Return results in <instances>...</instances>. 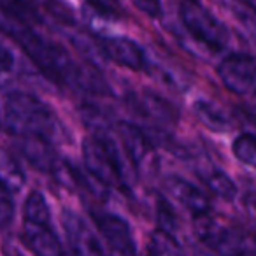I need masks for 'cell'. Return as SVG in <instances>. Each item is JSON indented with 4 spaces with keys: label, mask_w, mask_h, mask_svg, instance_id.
I'll return each mask as SVG.
<instances>
[{
    "label": "cell",
    "mask_w": 256,
    "mask_h": 256,
    "mask_svg": "<svg viewBox=\"0 0 256 256\" xmlns=\"http://www.w3.org/2000/svg\"><path fill=\"white\" fill-rule=\"evenodd\" d=\"M0 32L16 40L20 48L28 54L30 60L37 65V68L51 81L95 95L110 93L107 82L98 78L95 70L78 65L64 48L37 34L30 26V23L0 11Z\"/></svg>",
    "instance_id": "obj_1"
},
{
    "label": "cell",
    "mask_w": 256,
    "mask_h": 256,
    "mask_svg": "<svg viewBox=\"0 0 256 256\" xmlns=\"http://www.w3.org/2000/svg\"><path fill=\"white\" fill-rule=\"evenodd\" d=\"M2 124L11 136L40 137L50 142L60 139L62 124L54 112L37 96L23 92H12L6 96Z\"/></svg>",
    "instance_id": "obj_2"
},
{
    "label": "cell",
    "mask_w": 256,
    "mask_h": 256,
    "mask_svg": "<svg viewBox=\"0 0 256 256\" xmlns=\"http://www.w3.org/2000/svg\"><path fill=\"white\" fill-rule=\"evenodd\" d=\"M82 162L96 184L107 188H124L126 176L121 164L120 150L107 134L96 132L82 140Z\"/></svg>",
    "instance_id": "obj_3"
},
{
    "label": "cell",
    "mask_w": 256,
    "mask_h": 256,
    "mask_svg": "<svg viewBox=\"0 0 256 256\" xmlns=\"http://www.w3.org/2000/svg\"><path fill=\"white\" fill-rule=\"evenodd\" d=\"M195 235L212 256H251V244L246 235L220 221L212 212L195 216Z\"/></svg>",
    "instance_id": "obj_4"
},
{
    "label": "cell",
    "mask_w": 256,
    "mask_h": 256,
    "mask_svg": "<svg viewBox=\"0 0 256 256\" xmlns=\"http://www.w3.org/2000/svg\"><path fill=\"white\" fill-rule=\"evenodd\" d=\"M179 18L190 36L204 46L220 51L230 44V32L226 26L196 0H184L179 6Z\"/></svg>",
    "instance_id": "obj_5"
},
{
    "label": "cell",
    "mask_w": 256,
    "mask_h": 256,
    "mask_svg": "<svg viewBox=\"0 0 256 256\" xmlns=\"http://www.w3.org/2000/svg\"><path fill=\"white\" fill-rule=\"evenodd\" d=\"M218 76L228 92L235 95H248L256 82V64L251 54L232 53L218 65Z\"/></svg>",
    "instance_id": "obj_6"
},
{
    "label": "cell",
    "mask_w": 256,
    "mask_h": 256,
    "mask_svg": "<svg viewBox=\"0 0 256 256\" xmlns=\"http://www.w3.org/2000/svg\"><path fill=\"white\" fill-rule=\"evenodd\" d=\"M118 134H120L128 162L134 165L137 172L150 170L156 164L154 144L142 128L128 123V121H120L118 123Z\"/></svg>",
    "instance_id": "obj_7"
},
{
    "label": "cell",
    "mask_w": 256,
    "mask_h": 256,
    "mask_svg": "<svg viewBox=\"0 0 256 256\" xmlns=\"http://www.w3.org/2000/svg\"><path fill=\"white\" fill-rule=\"evenodd\" d=\"M95 223L106 240V256H136V242L130 224L116 214H95Z\"/></svg>",
    "instance_id": "obj_8"
},
{
    "label": "cell",
    "mask_w": 256,
    "mask_h": 256,
    "mask_svg": "<svg viewBox=\"0 0 256 256\" xmlns=\"http://www.w3.org/2000/svg\"><path fill=\"white\" fill-rule=\"evenodd\" d=\"M62 224L70 244L72 256H106L100 238L79 214L65 210L62 214Z\"/></svg>",
    "instance_id": "obj_9"
},
{
    "label": "cell",
    "mask_w": 256,
    "mask_h": 256,
    "mask_svg": "<svg viewBox=\"0 0 256 256\" xmlns=\"http://www.w3.org/2000/svg\"><path fill=\"white\" fill-rule=\"evenodd\" d=\"M98 46L102 50V53L110 62L121 65V67L130 68V70H136V72H140L146 68L148 65L146 51L134 39H128V37H121V36L104 37V39H100Z\"/></svg>",
    "instance_id": "obj_10"
},
{
    "label": "cell",
    "mask_w": 256,
    "mask_h": 256,
    "mask_svg": "<svg viewBox=\"0 0 256 256\" xmlns=\"http://www.w3.org/2000/svg\"><path fill=\"white\" fill-rule=\"evenodd\" d=\"M18 150L34 168L44 174H51L56 178L64 165V160L58 158L53 144L40 137H20Z\"/></svg>",
    "instance_id": "obj_11"
},
{
    "label": "cell",
    "mask_w": 256,
    "mask_h": 256,
    "mask_svg": "<svg viewBox=\"0 0 256 256\" xmlns=\"http://www.w3.org/2000/svg\"><path fill=\"white\" fill-rule=\"evenodd\" d=\"M23 242L36 256H65L51 223H23Z\"/></svg>",
    "instance_id": "obj_12"
},
{
    "label": "cell",
    "mask_w": 256,
    "mask_h": 256,
    "mask_svg": "<svg viewBox=\"0 0 256 256\" xmlns=\"http://www.w3.org/2000/svg\"><path fill=\"white\" fill-rule=\"evenodd\" d=\"M165 188H167L168 195L174 196L193 216L210 212V200L193 182L186 181L179 176H170V178L165 179Z\"/></svg>",
    "instance_id": "obj_13"
},
{
    "label": "cell",
    "mask_w": 256,
    "mask_h": 256,
    "mask_svg": "<svg viewBox=\"0 0 256 256\" xmlns=\"http://www.w3.org/2000/svg\"><path fill=\"white\" fill-rule=\"evenodd\" d=\"M128 100H130V106L134 107L136 112H139L140 116H146L148 120L154 121V123L170 124L172 121L178 120L174 107L167 100L160 98V96L151 92L137 93V95H132Z\"/></svg>",
    "instance_id": "obj_14"
},
{
    "label": "cell",
    "mask_w": 256,
    "mask_h": 256,
    "mask_svg": "<svg viewBox=\"0 0 256 256\" xmlns=\"http://www.w3.org/2000/svg\"><path fill=\"white\" fill-rule=\"evenodd\" d=\"M25 184V172L14 156L0 146V186L9 193H16Z\"/></svg>",
    "instance_id": "obj_15"
},
{
    "label": "cell",
    "mask_w": 256,
    "mask_h": 256,
    "mask_svg": "<svg viewBox=\"0 0 256 256\" xmlns=\"http://www.w3.org/2000/svg\"><path fill=\"white\" fill-rule=\"evenodd\" d=\"M193 112L198 118V121L207 126L212 132H228L230 130V120H228L226 112L221 110L216 104L209 102L206 98H200L193 104Z\"/></svg>",
    "instance_id": "obj_16"
},
{
    "label": "cell",
    "mask_w": 256,
    "mask_h": 256,
    "mask_svg": "<svg viewBox=\"0 0 256 256\" xmlns=\"http://www.w3.org/2000/svg\"><path fill=\"white\" fill-rule=\"evenodd\" d=\"M23 223H51V210L46 196L34 190L23 204Z\"/></svg>",
    "instance_id": "obj_17"
},
{
    "label": "cell",
    "mask_w": 256,
    "mask_h": 256,
    "mask_svg": "<svg viewBox=\"0 0 256 256\" xmlns=\"http://www.w3.org/2000/svg\"><path fill=\"white\" fill-rule=\"evenodd\" d=\"M148 256H186L172 234L154 230L148 240Z\"/></svg>",
    "instance_id": "obj_18"
},
{
    "label": "cell",
    "mask_w": 256,
    "mask_h": 256,
    "mask_svg": "<svg viewBox=\"0 0 256 256\" xmlns=\"http://www.w3.org/2000/svg\"><path fill=\"white\" fill-rule=\"evenodd\" d=\"M204 182H206V186L218 196V198L226 200V202L234 200L238 193L237 184H235V182L232 181V178H228L223 170H220V168L209 170V174L204 178Z\"/></svg>",
    "instance_id": "obj_19"
},
{
    "label": "cell",
    "mask_w": 256,
    "mask_h": 256,
    "mask_svg": "<svg viewBox=\"0 0 256 256\" xmlns=\"http://www.w3.org/2000/svg\"><path fill=\"white\" fill-rule=\"evenodd\" d=\"M0 11L30 23L40 22L36 0H0Z\"/></svg>",
    "instance_id": "obj_20"
},
{
    "label": "cell",
    "mask_w": 256,
    "mask_h": 256,
    "mask_svg": "<svg viewBox=\"0 0 256 256\" xmlns=\"http://www.w3.org/2000/svg\"><path fill=\"white\" fill-rule=\"evenodd\" d=\"M156 224L158 230L167 232V234L172 235L179 230V218L176 214L172 204L165 196H158L156 198Z\"/></svg>",
    "instance_id": "obj_21"
},
{
    "label": "cell",
    "mask_w": 256,
    "mask_h": 256,
    "mask_svg": "<svg viewBox=\"0 0 256 256\" xmlns=\"http://www.w3.org/2000/svg\"><path fill=\"white\" fill-rule=\"evenodd\" d=\"M234 154L238 162H242L248 167L256 165V139L252 134H242L234 140Z\"/></svg>",
    "instance_id": "obj_22"
},
{
    "label": "cell",
    "mask_w": 256,
    "mask_h": 256,
    "mask_svg": "<svg viewBox=\"0 0 256 256\" xmlns=\"http://www.w3.org/2000/svg\"><path fill=\"white\" fill-rule=\"evenodd\" d=\"M14 220V202L8 190L0 186V230H6Z\"/></svg>",
    "instance_id": "obj_23"
},
{
    "label": "cell",
    "mask_w": 256,
    "mask_h": 256,
    "mask_svg": "<svg viewBox=\"0 0 256 256\" xmlns=\"http://www.w3.org/2000/svg\"><path fill=\"white\" fill-rule=\"evenodd\" d=\"M86 4L95 9L98 14L110 16V18L120 16V12H121L120 0H86Z\"/></svg>",
    "instance_id": "obj_24"
},
{
    "label": "cell",
    "mask_w": 256,
    "mask_h": 256,
    "mask_svg": "<svg viewBox=\"0 0 256 256\" xmlns=\"http://www.w3.org/2000/svg\"><path fill=\"white\" fill-rule=\"evenodd\" d=\"M140 12H144L150 18H160L162 16V2L160 0H130Z\"/></svg>",
    "instance_id": "obj_25"
},
{
    "label": "cell",
    "mask_w": 256,
    "mask_h": 256,
    "mask_svg": "<svg viewBox=\"0 0 256 256\" xmlns=\"http://www.w3.org/2000/svg\"><path fill=\"white\" fill-rule=\"evenodd\" d=\"M12 67H14V56L4 44L0 42V74L12 70Z\"/></svg>",
    "instance_id": "obj_26"
},
{
    "label": "cell",
    "mask_w": 256,
    "mask_h": 256,
    "mask_svg": "<svg viewBox=\"0 0 256 256\" xmlns=\"http://www.w3.org/2000/svg\"><path fill=\"white\" fill-rule=\"evenodd\" d=\"M240 2H244L246 6H249V8H254V0H240Z\"/></svg>",
    "instance_id": "obj_27"
}]
</instances>
